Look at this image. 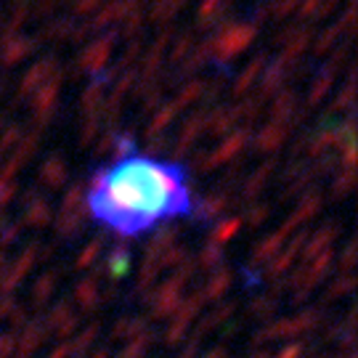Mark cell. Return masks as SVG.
<instances>
[{
	"label": "cell",
	"instance_id": "cell-1",
	"mask_svg": "<svg viewBox=\"0 0 358 358\" xmlns=\"http://www.w3.org/2000/svg\"><path fill=\"white\" fill-rule=\"evenodd\" d=\"M90 217L117 239H138L173 217L196 215L189 170L138 154L133 133L115 136V162L93 170L88 186Z\"/></svg>",
	"mask_w": 358,
	"mask_h": 358
},
{
	"label": "cell",
	"instance_id": "cell-2",
	"mask_svg": "<svg viewBox=\"0 0 358 358\" xmlns=\"http://www.w3.org/2000/svg\"><path fill=\"white\" fill-rule=\"evenodd\" d=\"M257 35V27L255 24H226L217 27V35L213 40V53H215L220 62H226L231 56L242 53Z\"/></svg>",
	"mask_w": 358,
	"mask_h": 358
},
{
	"label": "cell",
	"instance_id": "cell-3",
	"mask_svg": "<svg viewBox=\"0 0 358 358\" xmlns=\"http://www.w3.org/2000/svg\"><path fill=\"white\" fill-rule=\"evenodd\" d=\"M59 85H62V75H53L45 85H40L38 93H35V101H32V109H35V120L40 125H45L48 120L56 112V103H59Z\"/></svg>",
	"mask_w": 358,
	"mask_h": 358
},
{
	"label": "cell",
	"instance_id": "cell-4",
	"mask_svg": "<svg viewBox=\"0 0 358 358\" xmlns=\"http://www.w3.org/2000/svg\"><path fill=\"white\" fill-rule=\"evenodd\" d=\"M117 35L115 32H109V35H103L101 40H96V43H90L85 51L80 53V62L77 64L83 66V69H88L93 75H99L106 64V59H109V53H112V45H115Z\"/></svg>",
	"mask_w": 358,
	"mask_h": 358
},
{
	"label": "cell",
	"instance_id": "cell-5",
	"mask_svg": "<svg viewBox=\"0 0 358 358\" xmlns=\"http://www.w3.org/2000/svg\"><path fill=\"white\" fill-rule=\"evenodd\" d=\"M56 64H59V62H56L53 56H48V59H43V62H38V64L32 66V69L22 77V83H19V99L29 96V93L38 90L40 85H45L53 77V72H56Z\"/></svg>",
	"mask_w": 358,
	"mask_h": 358
},
{
	"label": "cell",
	"instance_id": "cell-6",
	"mask_svg": "<svg viewBox=\"0 0 358 358\" xmlns=\"http://www.w3.org/2000/svg\"><path fill=\"white\" fill-rule=\"evenodd\" d=\"M292 62H287V59H279V62H273L271 66H266V72H263V80H260V96L257 99H266L271 93H279L284 88V80L289 77L292 72Z\"/></svg>",
	"mask_w": 358,
	"mask_h": 358
},
{
	"label": "cell",
	"instance_id": "cell-7",
	"mask_svg": "<svg viewBox=\"0 0 358 358\" xmlns=\"http://www.w3.org/2000/svg\"><path fill=\"white\" fill-rule=\"evenodd\" d=\"M35 43H38L35 38H13L8 43H3L0 45V64L3 66L19 64L24 56H29V53L35 51Z\"/></svg>",
	"mask_w": 358,
	"mask_h": 358
},
{
	"label": "cell",
	"instance_id": "cell-8",
	"mask_svg": "<svg viewBox=\"0 0 358 358\" xmlns=\"http://www.w3.org/2000/svg\"><path fill=\"white\" fill-rule=\"evenodd\" d=\"M170 35H173V29L167 27V29L159 32V38L154 40L152 51L146 53V59H143V69H141L143 80H154L157 69H159V64H162V53H165V45L170 43Z\"/></svg>",
	"mask_w": 358,
	"mask_h": 358
},
{
	"label": "cell",
	"instance_id": "cell-9",
	"mask_svg": "<svg viewBox=\"0 0 358 358\" xmlns=\"http://www.w3.org/2000/svg\"><path fill=\"white\" fill-rule=\"evenodd\" d=\"M294 106H297V96H294L292 88H282L279 96L273 99V106H271V115L279 125H287V120L294 117Z\"/></svg>",
	"mask_w": 358,
	"mask_h": 358
},
{
	"label": "cell",
	"instance_id": "cell-10",
	"mask_svg": "<svg viewBox=\"0 0 358 358\" xmlns=\"http://www.w3.org/2000/svg\"><path fill=\"white\" fill-rule=\"evenodd\" d=\"M263 64H266V56H255L250 64L244 66V72L236 80H234V85H231V90L236 93V96H244L247 93V88L255 83V77L263 72Z\"/></svg>",
	"mask_w": 358,
	"mask_h": 358
},
{
	"label": "cell",
	"instance_id": "cell-11",
	"mask_svg": "<svg viewBox=\"0 0 358 358\" xmlns=\"http://www.w3.org/2000/svg\"><path fill=\"white\" fill-rule=\"evenodd\" d=\"M284 136H287V125L271 122V125H266V128L257 133L255 146L257 149H263V152H271V149H276V146L284 141Z\"/></svg>",
	"mask_w": 358,
	"mask_h": 358
},
{
	"label": "cell",
	"instance_id": "cell-12",
	"mask_svg": "<svg viewBox=\"0 0 358 358\" xmlns=\"http://www.w3.org/2000/svg\"><path fill=\"white\" fill-rule=\"evenodd\" d=\"M234 122H239L234 106H223V109H215V112L207 115V130L210 133H226V130L234 128Z\"/></svg>",
	"mask_w": 358,
	"mask_h": 358
},
{
	"label": "cell",
	"instance_id": "cell-13",
	"mask_svg": "<svg viewBox=\"0 0 358 358\" xmlns=\"http://www.w3.org/2000/svg\"><path fill=\"white\" fill-rule=\"evenodd\" d=\"M207 115H210V112H194V115L189 117V122L183 125V133H180L178 149H186V143H192L202 130H207Z\"/></svg>",
	"mask_w": 358,
	"mask_h": 358
},
{
	"label": "cell",
	"instance_id": "cell-14",
	"mask_svg": "<svg viewBox=\"0 0 358 358\" xmlns=\"http://www.w3.org/2000/svg\"><path fill=\"white\" fill-rule=\"evenodd\" d=\"M183 3H186V0H154L149 16H152V22H157V24H167V22L183 8Z\"/></svg>",
	"mask_w": 358,
	"mask_h": 358
},
{
	"label": "cell",
	"instance_id": "cell-15",
	"mask_svg": "<svg viewBox=\"0 0 358 358\" xmlns=\"http://www.w3.org/2000/svg\"><path fill=\"white\" fill-rule=\"evenodd\" d=\"M247 138H250V133H247V128L231 130V138L215 152V157H213V165H215V162H220V159H229L231 154L239 152V149H242L244 143H247Z\"/></svg>",
	"mask_w": 358,
	"mask_h": 358
},
{
	"label": "cell",
	"instance_id": "cell-16",
	"mask_svg": "<svg viewBox=\"0 0 358 358\" xmlns=\"http://www.w3.org/2000/svg\"><path fill=\"white\" fill-rule=\"evenodd\" d=\"M334 83V69H329V66H321L319 75H316V80H313V88H310V96H308V101L310 103H319L324 96H327V90L332 88Z\"/></svg>",
	"mask_w": 358,
	"mask_h": 358
},
{
	"label": "cell",
	"instance_id": "cell-17",
	"mask_svg": "<svg viewBox=\"0 0 358 358\" xmlns=\"http://www.w3.org/2000/svg\"><path fill=\"white\" fill-rule=\"evenodd\" d=\"M176 115H178V106L176 103H165V106H159V112L154 115V120H152V125H149V133H159V130H165L173 120H176Z\"/></svg>",
	"mask_w": 358,
	"mask_h": 358
},
{
	"label": "cell",
	"instance_id": "cell-18",
	"mask_svg": "<svg viewBox=\"0 0 358 358\" xmlns=\"http://www.w3.org/2000/svg\"><path fill=\"white\" fill-rule=\"evenodd\" d=\"M196 51H194V56L186 62V72H196L199 66H205L207 62H210V56H213V40H205V43H199V45H194Z\"/></svg>",
	"mask_w": 358,
	"mask_h": 358
},
{
	"label": "cell",
	"instance_id": "cell-19",
	"mask_svg": "<svg viewBox=\"0 0 358 358\" xmlns=\"http://www.w3.org/2000/svg\"><path fill=\"white\" fill-rule=\"evenodd\" d=\"M72 29H75V24H72L69 19H62V22H53V24L45 27V32H43V35H38L35 40H62V38H69V35H72Z\"/></svg>",
	"mask_w": 358,
	"mask_h": 358
},
{
	"label": "cell",
	"instance_id": "cell-20",
	"mask_svg": "<svg viewBox=\"0 0 358 358\" xmlns=\"http://www.w3.org/2000/svg\"><path fill=\"white\" fill-rule=\"evenodd\" d=\"M202 93H205V83H199V80H192V83H186V85H183L180 96L173 103H176V106L180 109V106H186V103L196 101V99H199Z\"/></svg>",
	"mask_w": 358,
	"mask_h": 358
},
{
	"label": "cell",
	"instance_id": "cell-21",
	"mask_svg": "<svg viewBox=\"0 0 358 358\" xmlns=\"http://www.w3.org/2000/svg\"><path fill=\"white\" fill-rule=\"evenodd\" d=\"M300 16L303 19H313V16H324L332 8V0H300Z\"/></svg>",
	"mask_w": 358,
	"mask_h": 358
},
{
	"label": "cell",
	"instance_id": "cell-22",
	"mask_svg": "<svg viewBox=\"0 0 358 358\" xmlns=\"http://www.w3.org/2000/svg\"><path fill=\"white\" fill-rule=\"evenodd\" d=\"M234 112H236V120H244V122H250V120H255L257 112H260V99H244L242 103H236L234 106Z\"/></svg>",
	"mask_w": 358,
	"mask_h": 358
},
{
	"label": "cell",
	"instance_id": "cell-23",
	"mask_svg": "<svg viewBox=\"0 0 358 358\" xmlns=\"http://www.w3.org/2000/svg\"><path fill=\"white\" fill-rule=\"evenodd\" d=\"M141 22H143V8L138 6L136 11H130L125 19H122V35H128V38H133L138 29H141Z\"/></svg>",
	"mask_w": 358,
	"mask_h": 358
},
{
	"label": "cell",
	"instance_id": "cell-24",
	"mask_svg": "<svg viewBox=\"0 0 358 358\" xmlns=\"http://www.w3.org/2000/svg\"><path fill=\"white\" fill-rule=\"evenodd\" d=\"M194 51V35H180L178 43H176V48H173V56H170V62L173 64H178V62H183V56L186 53Z\"/></svg>",
	"mask_w": 358,
	"mask_h": 358
},
{
	"label": "cell",
	"instance_id": "cell-25",
	"mask_svg": "<svg viewBox=\"0 0 358 358\" xmlns=\"http://www.w3.org/2000/svg\"><path fill=\"white\" fill-rule=\"evenodd\" d=\"M297 6H300V0H271L268 11H271V16L284 19V16H287V13H292Z\"/></svg>",
	"mask_w": 358,
	"mask_h": 358
},
{
	"label": "cell",
	"instance_id": "cell-26",
	"mask_svg": "<svg viewBox=\"0 0 358 358\" xmlns=\"http://www.w3.org/2000/svg\"><path fill=\"white\" fill-rule=\"evenodd\" d=\"M353 99H356V88H353V72H350V80H348V85L343 88V93L337 96L334 109H353Z\"/></svg>",
	"mask_w": 358,
	"mask_h": 358
},
{
	"label": "cell",
	"instance_id": "cell-27",
	"mask_svg": "<svg viewBox=\"0 0 358 358\" xmlns=\"http://www.w3.org/2000/svg\"><path fill=\"white\" fill-rule=\"evenodd\" d=\"M220 3H223V0H202V8H199V22H202V24L199 27H205V22L213 24V19H215L217 11H220Z\"/></svg>",
	"mask_w": 358,
	"mask_h": 358
},
{
	"label": "cell",
	"instance_id": "cell-28",
	"mask_svg": "<svg viewBox=\"0 0 358 358\" xmlns=\"http://www.w3.org/2000/svg\"><path fill=\"white\" fill-rule=\"evenodd\" d=\"M340 32H343L340 27H329V29H327V32H324V35H321V38L316 40V45H313V48H316L319 53H324L327 48H329V45H332L334 38H340Z\"/></svg>",
	"mask_w": 358,
	"mask_h": 358
},
{
	"label": "cell",
	"instance_id": "cell-29",
	"mask_svg": "<svg viewBox=\"0 0 358 358\" xmlns=\"http://www.w3.org/2000/svg\"><path fill=\"white\" fill-rule=\"evenodd\" d=\"M99 125H101V117H85V125H83V136H80V141L90 143V138L96 136Z\"/></svg>",
	"mask_w": 358,
	"mask_h": 358
},
{
	"label": "cell",
	"instance_id": "cell-30",
	"mask_svg": "<svg viewBox=\"0 0 358 358\" xmlns=\"http://www.w3.org/2000/svg\"><path fill=\"white\" fill-rule=\"evenodd\" d=\"M45 173H48V178L56 183V180H59V176L64 178V165L59 167V159H56V157H51V159H48V165H45Z\"/></svg>",
	"mask_w": 358,
	"mask_h": 358
},
{
	"label": "cell",
	"instance_id": "cell-31",
	"mask_svg": "<svg viewBox=\"0 0 358 358\" xmlns=\"http://www.w3.org/2000/svg\"><path fill=\"white\" fill-rule=\"evenodd\" d=\"M101 0H77L75 3V11L77 13H88V11H93L96 6H99Z\"/></svg>",
	"mask_w": 358,
	"mask_h": 358
},
{
	"label": "cell",
	"instance_id": "cell-32",
	"mask_svg": "<svg viewBox=\"0 0 358 358\" xmlns=\"http://www.w3.org/2000/svg\"><path fill=\"white\" fill-rule=\"evenodd\" d=\"M53 6H56V0H38V6H35V11L38 13H51Z\"/></svg>",
	"mask_w": 358,
	"mask_h": 358
},
{
	"label": "cell",
	"instance_id": "cell-33",
	"mask_svg": "<svg viewBox=\"0 0 358 358\" xmlns=\"http://www.w3.org/2000/svg\"><path fill=\"white\" fill-rule=\"evenodd\" d=\"M3 125H6V117H0V130H3Z\"/></svg>",
	"mask_w": 358,
	"mask_h": 358
},
{
	"label": "cell",
	"instance_id": "cell-34",
	"mask_svg": "<svg viewBox=\"0 0 358 358\" xmlns=\"http://www.w3.org/2000/svg\"><path fill=\"white\" fill-rule=\"evenodd\" d=\"M19 3H24V0H19Z\"/></svg>",
	"mask_w": 358,
	"mask_h": 358
}]
</instances>
